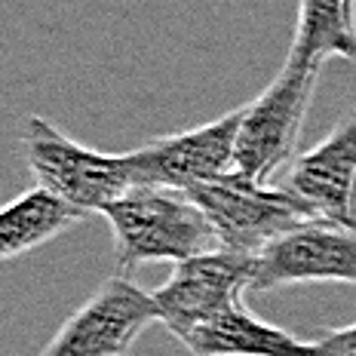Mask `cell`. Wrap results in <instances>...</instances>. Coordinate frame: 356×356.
I'll return each instance as SVG.
<instances>
[{
  "mask_svg": "<svg viewBox=\"0 0 356 356\" xmlns=\"http://www.w3.org/2000/svg\"><path fill=\"white\" fill-rule=\"evenodd\" d=\"M123 273L147 261H184L218 249L203 209L184 191L129 188L102 209Z\"/></svg>",
  "mask_w": 356,
  "mask_h": 356,
  "instance_id": "1",
  "label": "cell"
},
{
  "mask_svg": "<svg viewBox=\"0 0 356 356\" xmlns=\"http://www.w3.org/2000/svg\"><path fill=\"white\" fill-rule=\"evenodd\" d=\"M19 145L37 188L49 191L83 215L102 212L111 200L136 188L126 154L92 151L40 114L25 117Z\"/></svg>",
  "mask_w": 356,
  "mask_h": 356,
  "instance_id": "2",
  "label": "cell"
},
{
  "mask_svg": "<svg viewBox=\"0 0 356 356\" xmlns=\"http://www.w3.org/2000/svg\"><path fill=\"white\" fill-rule=\"evenodd\" d=\"M323 65H301L286 58L283 71L258 99L243 108L234 142V169L261 184H273L277 172L292 163L304 117L310 111Z\"/></svg>",
  "mask_w": 356,
  "mask_h": 356,
  "instance_id": "3",
  "label": "cell"
},
{
  "mask_svg": "<svg viewBox=\"0 0 356 356\" xmlns=\"http://www.w3.org/2000/svg\"><path fill=\"white\" fill-rule=\"evenodd\" d=\"M209 218L218 249L258 255L267 243L314 215L280 184H261L243 172H225L184 191Z\"/></svg>",
  "mask_w": 356,
  "mask_h": 356,
  "instance_id": "4",
  "label": "cell"
},
{
  "mask_svg": "<svg viewBox=\"0 0 356 356\" xmlns=\"http://www.w3.org/2000/svg\"><path fill=\"white\" fill-rule=\"evenodd\" d=\"M154 323H160L154 295L120 273L74 310L40 356H126Z\"/></svg>",
  "mask_w": 356,
  "mask_h": 356,
  "instance_id": "5",
  "label": "cell"
},
{
  "mask_svg": "<svg viewBox=\"0 0 356 356\" xmlns=\"http://www.w3.org/2000/svg\"><path fill=\"white\" fill-rule=\"evenodd\" d=\"M243 108L227 111L194 129L160 136L136 151H126L136 188H172L188 191L234 172V142L240 129Z\"/></svg>",
  "mask_w": 356,
  "mask_h": 356,
  "instance_id": "6",
  "label": "cell"
},
{
  "mask_svg": "<svg viewBox=\"0 0 356 356\" xmlns=\"http://www.w3.org/2000/svg\"><path fill=\"white\" fill-rule=\"evenodd\" d=\"M304 283L356 286V231L310 218L286 231L255 255L249 292H273Z\"/></svg>",
  "mask_w": 356,
  "mask_h": 356,
  "instance_id": "7",
  "label": "cell"
},
{
  "mask_svg": "<svg viewBox=\"0 0 356 356\" xmlns=\"http://www.w3.org/2000/svg\"><path fill=\"white\" fill-rule=\"evenodd\" d=\"M255 277V255L231 249H212L203 255L175 261L169 280L154 295L160 323L178 338L209 316L243 301Z\"/></svg>",
  "mask_w": 356,
  "mask_h": 356,
  "instance_id": "8",
  "label": "cell"
},
{
  "mask_svg": "<svg viewBox=\"0 0 356 356\" xmlns=\"http://www.w3.org/2000/svg\"><path fill=\"white\" fill-rule=\"evenodd\" d=\"M280 188L307 206L314 218L356 231V108L320 145L289 163Z\"/></svg>",
  "mask_w": 356,
  "mask_h": 356,
  "instance_id": "9",
  "label": "cell"
},
{
  "mask_svg": "<svg viewBox=\"0 0 356 356\" xmlns=\"http://www.w3.org/2000/svg\"><path fill=\"white\" fill-rule=\"evenodd\" d=\"M178 341L194 356H314V341L252 316L243 301L188 329Z\"/></svg>",
  "mask_w": 356,
  "mask_h": 356,
  "instance_id": "10",
  "label": "cell"
},
{
  "mask_svg": "<svg viewBox=\"0 0 356 356\" xmlns=\"http://www.w3.org/2000/svg\"><path fill=\"white\" fill-rule=\"evenodd\" d=\"M83 218V212L34 184L0 206V261H13L47 246Z\"/></svg>",
  "mask_w": 356,
  "mask_h": 356,
  "instance_id": "11",
  "label": "cell"
},
{
  "mask_svg": "<svg viewBox=\"0 0 356 356\" xmlns=\"http://www.w3.org/2000/svg\"><path fill=\"white\" fill-rule=\"evenodd\" d=\"M289 58L301 65L356 58V0H298Z\"/></svg>",
  "mask_w": 356,
  "mask_h": 356,
  "instance_id": "12",
  "label": "cell"
},
{
  "mask_svg": "<svg viewBox=\"0 0 356 356\" xmlns=\"http://www.w3.org/2000/svg\"><path fill=\"white\" fill-rule=\"evenodd\" d=\"M314 356H356V323L323 332L314 341Z\"/></svg>",
  "mask_w": 356,
  "mask_h": 356,
  "instance_id": "13",
  "label": "cell"
}]
</instances>
